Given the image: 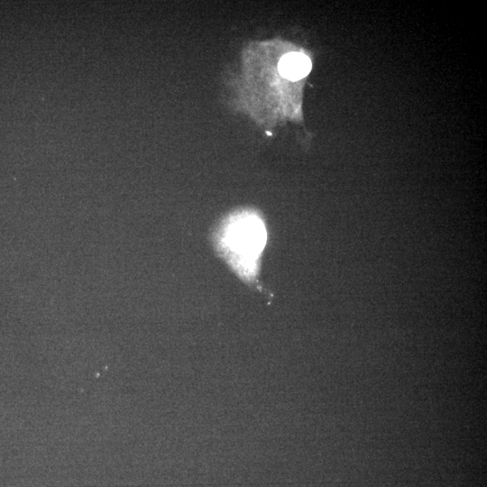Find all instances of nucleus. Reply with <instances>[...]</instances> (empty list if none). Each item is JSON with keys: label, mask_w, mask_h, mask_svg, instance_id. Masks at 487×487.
Listing matches in <instances>:
<instances>
[{"label": "nucleus", "mask_w": 487, "mask_h": 487, "mask_svg": "<svg viewBox=\"0 0 487 487\" xmlns=\"http://www.w3.org/2000/svg\"><path fill=\"white\" fill-rule=\"evenodd\" d=\"M225 244L237 262L246 268L261 252L265 231L262 222L252 216H244L233 220L227 227Z\"/></svg>", "instance_id": "obj_1"}, {"label": "nucleus", "mask_w": 487, "mask_h": 487, "mask_svg": "<svg viewBox=\"0 0 487 487\" xmlns=\"http://www.w3.org/2000/svg\"><path fill=\"white\" fill-rule=\"evenodd\" d=\"M278 68L282 77L296 81L303 78L309 73L311 61L303 53L289 52L280 59Z\"/></svg>", "instance_id": "obj_2"}]
</instances>
